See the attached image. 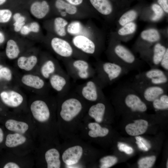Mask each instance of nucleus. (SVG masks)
<instances>
[{
    "label": "nucleus",
    "instance_id": "1",
    "mask_svg": "<svg viewBox=\"0 0 168 168\" xmlns=\"http://www.w3.org/2000/svg\"><path fill=\"white\" fill-rule=\"evenodd\" d=\"M59 136L64 140L78 136L91 105L75 91H69L56 98Z\"/></svg>",
    "mask_w": 168,
    "mask_h": 168
},
{
    "label": "nucleus",
    "instance_id": "2",
    "mask_svg": "<svg viewBox=\"0 0 168 168\" xmlns=\"http://www.w3.org/2000/svg\"><path fill=\"white\" fill-rule=\"evenodd\" d=\"M57 108L56 98L47 94L32 100L29 105L33 122L39 129L43 142L58 141Z\"/></svg>",
    "mask_w": 168,
    "mask_h": 168
},
{
    "label": "nucleus",
    "instance_id": "3",
    "mask_svg": "<svg viewBox=\"0 0 168 168\" xmlns=\"http://www.w3.org/2000/svg\"><path fill=\"white\" fill-rule=\"evenodd\" d=\"M60 152L63 167H92L95 161L92 145L77 136L64 140L60 144Z\"/></svg>",
    "mask_w": 168,
    "mask_h": 168
},
{
    "label": "nucleus",
    "instance_id": "4",
    "mask_svg": "<svg viewBox=\"0 0 168 168\" xmlns=\"http://www.w3.org/2000/svg\"><path fill=\"white\" fill-rule=\"evenodd\" d=\"M95 76L104 88L112 85L130 71L111 62H99L94 66Z\"/></svg>",
    "mask_w": 168,
    "mask_h": 168
},
{
    "label": "nucleus",
    "instance_id": "5",
    "mask_svg": "<svg viewBox=\"0 0 168 168\" xmlns=\"http://www.w3.org/2000/svg\"><path fill=\"white\" fill-rule=\"evenodd\" d=\"M112 92V95L121 99L125 107L132 112H143L147 110L146 103L139 94L127 83L118 86Z\"/></svg>",
    "mask_w": 168,
    "mask_h": 168
},
{
    "label": "nucleus",
    "instance_id": "6",
    "mask_svg": "<svg viewBox=\"0 0 168 168\" xmlns=\"http://www.w3.org/2000/svg\"><path fill=\"white\" fill-rule=\"evenodd\" d=\"M65 59L64 62L66 72L74 81L87 80L95 75L94 67L85 59Z\"/></svg>",
    "mask_w": 168,
    "mask_h": 168
},
{
    "label": "nucleus",
    "instance_id": "7",
    "mask_svg": "<svg viewBox=\"0 0 168 168\" xmlns=\"http://www.w3.org/2000/svg\"><path fill=\"white\" fill-rule=\"evenodd\" d=\"M104 88L95 76L78 85L74 91L84 100L91 104L105 98L103 90Z\"/></svg>",
    "mask_w": 168,
    "mask_h": 168
},
{
    "label": "nucleus",
    "instance_id": "8",
    "mask_svg": "<svg viewBox=\"0 0 168 168\" xmlns=\"http://www.w3.org/2000/svg\"><path fill=\"white\" fill-rule=\"evenodd\" d=\"M112 52L113 56L111 57L110 61L126 68L129 71L139 70L143 66L142 63L123 45L117 44L114 46Z\"/></svg>",
    "mask_w": 168,
    "mask_h": 168
},
{
    "label": "nucleus",
    "instance_id": "9",
    "mask_svg": "<svg viewBox=\"0 0 168 168\" xmlns=\"http://www.w3.org/2000/svg\"><path fill=\"white\" fill-rule=\"evenodd\" d=\"M134 90L141 98L148 102H152L161 95L168 91V84L161 85H150L136 82L134 81L127 83Z\"/></svg>",
    "mask_w": 168,
    "mask_h": 168
},
{
    "label": "nucleus",
    "instance_id": "10",
    "mask_svg": "<svg viewBox=\"0 0 168 168\" xmlns=\"http://www.w3.org/2000/svg\"><path fill=\"white\" fill-rule=\"evenodd\" d=\"M133 81L150 85H161L167 84L168 72L157 68H151L136 75Z\"/></svg>",
    "mask_w": 168,
    "mask_h": 168
},
{
    "label": "nucleus",
    "instance_id": "11",
    "mask_svg": "<svg viewBox=\"0 0 168 168\" xmlns=\"http://www.w3.org/2000/svg\"><path fill=\"white\" fill-rule=\"evenodd\" d=\"M44 150L43 158L47 168H63L61 159L60 144L59 143H43Z\"/></svg>",
    "mask_w": 168,
    "mask_h": 168
},
{
    "label": "nucleus",
    "instance_id": "12",
    "mask_svg": "<svg viewBox=\"0 0 168 168\" xmlns=\"http://www.w3.org/2000/svg\"><path fill=\"white\" fill-rule=\"evenodd\" d=\"M70 78L63 70L51 75L49 79V85L58 93V96L64 95L70 91Z\"/></svg>",
    "mask_w": 168,
    "mask_h": 168
},
{
    "label": "nucleus",
    "instance_id": "13",
    "mask_svg": "<svg viewBox=\"0 0 168 168\" xmlns=\"http://www.w3.org/2000/svg\"><path fill=\"white\" fill-rule=\"evenodd\" d=\"M105 98L89 106L84 120H91L99 123L103 122L108 110V105Z\"/></svg>",
    "mask_w": 168,
    "mask_h": 168
},
{
    "label": "nucleus",
    "instance_id": "14",
    "mask_svg": "<svg viewBox=\"0 0 168 168\" xmlns=\"http://www.w3.org/2000/svg\"><path fill=\"white\" fill-rule=\"evenodd\" d=\"M50 44L54 52L64 58H71L74 54L72 47L64 40L54 37L51 40Z\"/></svg>",
    "mask_w": 168,
    "mask_h": 168
},
{
    "label": "nucleus",
    "instance_id": "15",
    "mask_svg": "<svg viewBox=\"0 0 168 168\" xmlns=\"http://www.w3.org/2000/svg\"><path fill=\"white\" fill-rule=\"evenodd\" d=\"M0 97L4 104L14 109L21 106L24 101V98L22 94L14 90L2 91L0 93Z\"/></svg>",
    "mask_w": 168,
    "mask_h": 168
},
{
    "label": "nucleus",
    "instance_id": "16",
    "mask_svg": "<svg viewBox=\"0 0 168 168\" xmlns=\"http://www.w3.org/2000/svg\"><path fill=\"white\" fill-rule=\"evenodd\" d=\"M73 46L82 52L87 54H94L96 50L95 43L87 37L77 35L72 40Z\"/></svg>",
    "mask_w": 168,
    "mask_h": 168
},
{
    "label": "nucleus",
    "instance_id": "17",
    "mask_svg": "<svg viewBox=\"0 0 168 168\" xmlns=\"http://www.w3.org/2000/svg\"><path fill=\"white\" fill-rule=\"evenodd\" d=\"M21 82L24 86L34 89L44 90L47 91L48 88L43 78L35 74H27L23 75L21 78Z\"/></svg>",
    "mask_w": 168,
    "mask_h": 168
},
{
    "label": "nucleus",
    "instance_id": "18",
    "mask_svg": "<svg viewBox=\"0 0 168 168\" xmlns=\"http://www.w3.org/2000/svg\"><path fill=\"white\" fill-rule=\"evenodd\" d=\"M5 126L7 130L11 132L25 135L29 132L30 128V124L28 122L14 118L7 120L5 122Z\"/></svg>",
    "mask_w": 168,
    "mask_h": 168
},
{
    "label": "nucleus",
    "instance_id": "19",
    "mask_svg": "<svg viewBox=\"0 0 168 168\" xmlns=\"http://www.w3.org/2000/svg\"><path fill=\"white\" fill-rule=\"evenodd\" d=\"M63 70L55 60L48 58L44 61L41 65L40 72L43 78L48 80L53 74Z\"/></svg>",
    "mask_w": 168,
    "mask_h": 168
},
{
    "label": "nucleus",
    "instance_id": "20",
    "mask_svg": "<svg viewBox=\"0 0 168 168\" xmlns=\"http://www.w3.org/2000/svg\"><path fill=\"white\" fill-rule=\"evenodd\" d=\"M49 6L45 0L34 2L31 5L30 8L31 14L38 19H41L45 17L49 12Z\"/></svg>",
    "mask_w": 168,
    "mask_h": 168
},
{
    "label": "nucleus",
    "instance_id": "21",
    "mask_svg": "<svg viewBox=\"0 0 168 168\" xmlns=\"http://www.w3.org/2000/svg\"><path fill=\"white\" fill-rule=\"evenodd\" d=\"M28 141L26 135L13 132L7 135L5 144L8 148L15 149L26 144Z\"/></svg>",
    "mask_w": 168,
    "mask_h": 168
},
{
    "label": "nucleus",
    "instance_id": "22",
    "mask_svg": "<svg viewBox=\"0 0 168 168\" xmlns=\"http://www.w3.org/2000/svg\"><path fill=\"white\" fill-rule=\"evenodd\" d=\"M148 126V122L143 119L135 120L134 122L127 124L125 128L127 133L132 136H137L144 133Z\"/></svg>",
    "mask_w": 168,
    "mask_h": 168
},
{
    "label": "nucleus",
    "instance_id": "23",
    "mask_svg": "<svg viewBox=\"0 0 168 168\" xmlns=\"http://www.w3.org/2000/svg\"><path fill=\"white\" fill-rule=\"evenodd\" d=\"M167 48L159 43L155 45L153 48L151 59L148 63L151 68H159L160 62Z\"/></svg>",
    "mask_w": 168,
    "mask_h": 168
},
{
    "label": "nucleus",
    "instance_id": "24",
    "mask_svg": "<svg viewBox=\"0 0 168 168\" xmlns=\"http://www.w3.org/2000/svg\"><path fill=\"white\" fill-rule=\"evenodd\" d=\"M17 65L19 68L26 71H30L36 66L38 58L35 55L21 56L17 58Z\"/></svg>",
    "mask_w": 168,
    "mask_h": 168
},
{
    "label": "nucleus",
    "instance_id": "25",
    "mask_svg": "<svg viewBox=\"0 0 168 168\" xmlns=\"http://www.w3.org/2000/svg\"><path fill=\"white\" fill-rule=\"evenodd\" d=\"M93 7L100 13L108 15L112 12L113 8L109 0H90Z\"/></svg>",
    "mask_w": 168,
    "mask_h": 168
},
{
    "label": "nucleus",
    "instance_id": "26",
    "mask_svg": "<svg viewBox=\"0 0 168 168\" xmlns=\"http://www.w3.org/2000/svg\"><path fill=\"white\" fill-rule=\"evenodd\" d=\"M5 53L7 57L10 59H15L19 57L20 53V49L14 40L11 39L7 41Z\"/></svg>",
    "mask_w": 168,
    "mask_h": 168
},
{
    "label": "nucleus",
    "instance_id": "27",
    "mask_svg": "<svg viewBox=\"0 0 168 168\" xmlns=\"http://www.w3.org/2000/svg\"><path fill=\"white\" fill-rule=\"evenodd\" d=\"M68 24L67 21L62 17H57L54 19V30L58 35L61 37L66 35L65 27Z\"/></svg>",
    "mask_w": 168,
    "mask_h": 168
},
{
    "label": "nucleus",
    "instance_id": "28",
    "mask_svg": "<svg viewBox=\"0 0 168 168\" xmlns=\"http://www.w3.org/2000/svg\"><path fill=\"white\" fill-rule=\"evenodd\" d=\"M141 37L143 40L151 43L157 42L160 38L158 31L154 29L143 30L141 34Z\"/></svg>",
    "mask_w": 168,
    "mask_h": 168
},
{
    "label": "nucleus",
    "instance_id": "29",
    "mask_svg": "<svg viewBox=\"0 0 168 168\" xmlns=\"http://www.w3.org/2000/svg\"><path fill=\"white\" fill-rule=\"evenodd\" d=\"M55 6L58 9L64 10L69 15H74L77 12V8L75 6L63 0H56L55 2Z\"/></svg>",
    "mask_w": 168,
    "mask_h": 168
},
{
    "label": "nucleus",
    "instance_id": "30",
    "mask_svg": "<svg viewBox=\"0 0 168 168\" xmlns=\"http://www.w3.org/2000/svg\"><path fill=\"white\" fill-rule=\"evenodd\" d=\"M152 103L153 107L157 110H167L168 108V95L166 93L161 95L155 100Z\"/></svg>",
    "mask_w": 168,
    "mask_h": 168
},
{
    "label": "nucleus",
    "instance_id": "31",
    "mask_svg": "<svg viewBox=\"0 0 168 168\" xmlns=\"http://www.w3.org/2000/svg\"><path fill=\"white\" fill-rule=\"evenodd\" d=\"M137 16V13L134 10H130L125 12L120 17L119 23L123 26L134 20Z\"/></svg>",
    "mask_w": 168,
    "mask_h": 168
},
{
    "label": "nucleus",
    "instance_id": "32",
    "mask_svg": "<svg viewBox=\"0 0 168 168\" xmlns=\"http://www.w3.org/2000/svg\"><path fill=\"white\" fill-rule=\"evenodd\" d=\"M118 158L114 156L108 155L101 158L99 160V167L100 168H109L115 164Z\"/></svg>",
    "mask_w": 168,
    "mask_h": 168
},
{
    "label": "nucleus",
    "instance_id": "33",
    "mask_svg": "<svg viewBox=\"0 0 168 168\" xmlns=\"http://www.w3.org/2000/svg\"><path fill=\"white\" fill-rule=\"evenodd\" d=\"M156 157L152 156L143 157L138 162V167L139 168H150L152 167L155 163Z\"/></svg>",
    "mask_w": 168,
    "mask_h": 168
},
{
    "label": "nucleus",
    "instance_id": "34",
    "mask_svg": "<svg viewBox=\"0 0 168 168\" xmlns=\"http://www.w3.org/2000/svg\"><path fill=\"white\" fill-rule=\"evenodd\" d=\"M136 25L133 22L127 23L119 29L118 34L121 35H128L133 33L136 29Z\"/></svg>",
    "mask_w": 168,
    "mask_h": 168
},
{
    "label": "nucleus",
    "instance_id": "35",
    "mask_svg": "<svg viewBox=\"0 0 168 168\" xmlns=\"http://www.w3.org/2000/svg\"><path fill=\"white\" fill-rule=\"evenodd\" d=\"M82 30V25L78 21H73L70 23L68 26L67 32L72 35H77Z\"/></svg>",
    "mask_w": 168,
    "mask_h": 168
},
{
    "label": "nucleus",
    "instance_id": "36",
    "mask_svg": "<svg viewBox=\"0 0 168 168\" xmlns=\"http://www.w3.org/2000/svg\"><path fill=\"white\" fill-rule=\"evenodd\" d=\"M135 138L136 143L140 149L147 151L151 148V146L149 142L143 138L137 136Z\"/></svg>",
    "mask_w": 168,
    "mask_h": 168
},
{
    "label": "nucleus",
    "instance_id": "37",
    "mask_svg": "<svg viewBox=\"0 0 168 168\" xmlns=\"http://www.w3.org/2000/svg\"><path fill=\"white\" fill-rule=\"evenodd\" d=\"M12 13L7 9H0V23L9 22L12 17Z\"/></svg>",
    "mask_w": 168,
    "mask_h": 168
},
{
    "label": "nucleus",
    "instance_id": "38",
    "mask_svg": "<svg viewBox=\"0 0 168 168\" xmlns=\"http://www.w3.org/2000/svg\"><path fill=\"white\" fill-rule=\"evenodd\" d=\"M152 9L154 12V15L152 17L153 21H156L159 20L162 16L164 11L159 5L154 3L152 5Z\"/></svg>",
    "mask_w": 168,
    "mask_h": 168
},
{
    "label": "nucleus",
    "instance_id": "39",
    "mask_svg": "<svg viewBox=\"0 0 168 168\" xmlns=\"http://www.w3.org/2000/svg\"><path fill=\"white\" fill-rule=\"evenodd\" d=\"M12 77L11 70L7 67H3L0 69V80L3 79L7 81H10Z\"/></svg>",
    "mask_w": 168,
    "mask_h": 168
},
{
    "label": "nucleus",
    "instance_id": "40",
    "mask_svg": "<svg viewBox=\"0 0 168 168\" xmlns=\"http://www.w3.org/2000/svg\"><path fill=\"white\" fill-rule=\"evenodd\" d=\"M26 17L21 15L16 20L14 21L13 24L14 31L18 32L20 31L22 27L25 25Z\"/></svg>",
    "mask_w": 168,
    "mask_h": 168
},
{
    "label": "nucleus",
    "instance_id": "41",
    "mask_svg": "<svg viewBox=\"0 0 168 168\" xmlns=\"http://www.w3.org/2000/svg\"><path fill=\"white\" fill-rule=\"evenodd\" d=\"M117 147L119 151L124 152L128 155L131 154L133 152L132 147L123 142H118Z\"/></svg>",
    "mask_w": 168,
    "mask_h": 168
},
{
    "label": "nucleus",
    "instance_id": "42",
    "mask_svg": "<svg viewBox=\"0 0 168 168\" xmlns=\"http://www.w3.org/2000/svg\"><path fill=\"white\" fill-rule=\"evenodd\" d=\"M160 66H161L165 71L168 72V49L164 55L160 62Z\"/></svg>",
    "mask_w": 168,
    "mask_h": 168
},
{
    "label": "nucleus",
    "instance_id": "43",
    "mask_svg": "<svg viewBox=\"0 0 168 168\" xmlns=\"http://www.w3.org/2000/svg\"><path fill=\"white\" fill-rule=\"evenodd\" d=\"M31 32L34 33H38L40 30V26L38 23L36 21L31 22L29 25Z\"/></svg>",
    "mask_w": 168,
    "mask_h": 168
},
{
    "label": "nucleus",
    "instance_id": "44",
    "mask_svg": "<svg viewBox=\"0 0 168 168\" xmlns=\"http://www.w3.org/2000/svg\"><path fill=\"white\" fill-rule=\"evenodd\" d=\"M21 166L19 164L15 161H9L5 164L3 166L4 168H20Z\"/></svg>",
    "mask_w": 168,
    "mask_h": 168
},
{
    "label": "nucleus",
    "instance_id": "45",
    "mask_svg": "<svg viewBox=\"0 0 168 168\" xmlns=\"http://www.w3.org/2000/svg\"><path fill=\"white\" fill-rule=\"evenodd\" d=\"M159 5L162 8L163 11L166 13L168 12V0H157Z\"/></svg>",
    "mask_w": 168,
    "mask_h": 168
},
{
    "label": "nucleus",
    "instance_id": "46",
    "mask_svg": "<svg viewBox=\"0 0 168 168\" xmlns=\"http://www.w3.org/2000/svg\"><path fill=\"white\" fill-rule=\"evenodd\" d=\"M20 32L22 35H28L31 32L29 25H26L23 26Z\"/></svg>",
    "mask_w": 168,
    "mask_h": 168
},
{
    "label": "nucleus",
    "instance_id": "47",
    "mask_svg": "<svg viewBox=\"0 0 168 168\" xmlns=\"http://www.w3.org/2000/svg\"><path fill=\"white\" fill-rule=\"evenodd\" d=\"M69 3L74 6L78 5L82 2L83 0H65Z\"/></svg>",
    "mask_w": 168,
    "mask_h": 168
},
{
    "label": "nucleus",
    "instance_id": "48",
    "mask_svg": "<svg viewBox=\"0 0 168 168\" xmlns=\"http://www.w3.org/2000/svg\"><path fill=\"white\" fill-rule=\"evenodd\" d=\"M22 15L19 12H16L14 14V15L12 16L13 18L14 21L18 19Z\"/></svg>",
    "mask_w": 168,
    "mask_h": 168
},
{
    "label": "nucleus",
    "instance_id": "49",
    "mask_svg": "<svg viewBox=\"0 0 168 168\" xmlns=\"http://www.w3.org/2000/svg\"><path fill=\"white\" fill-rule=\"evenodd\" d=\"M4 137L3 131L2 128H0V143L3 141Z\"/></svg>",
    "mask_w": 168,
    "mask_h": 168
},
{
    "label": "nucleus",
    "instance_id": "50",
    "mask_svg": "<svg viewBox=\"0 0 168 168\" xmlns=\"http://www.w3.org/2000/svg\"><path fill=\"white\" fill-rule=\"evenodd\" d=\"M5 37L4 34L0 31V44L2 43L4 41Z\"/></svg>",
    "mask_w": 168,
    "mask_h": 168
},
{
    "label": "nucleus",
    "instance_id": "51",
    "mask_svg": "<svg viewBox=\"0 0 168 168\" xmlns=\"http://www.w3.org/2000/svg\"><path fill=\"white\" fill-rule=\"evenodd\" d=\"M7 0H0V5L4 3L7 1Z\"/></svg>",
    "mask_w": 168,
    "mask_h": 168
},
{
    "label": "nucleus",
    "instance_id": "52",
    "mask_svg": "<svg viewBox=\"0 0 168 168\" xmlns=\"http://www.w3.org/2000/svg\"><path fill=\"white\" fill-rule=\"evenodd\" d=\"M166 167L168 168V160L167 161V163H166Z\"/></svg>",
    "mask_w": 168,
    "mask_h": 168
}]
</instances>
